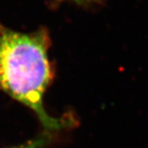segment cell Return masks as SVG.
Here are the masks:
<instances>
[{
    "label": "cell",
    "mask_w": 148,
    "mask_h": 148,
    "mask_svg": "<svg viewBox=\"0 0 148 148\" xmlns=\"http://www.w3.org/2000/svg\"><path fill=\"white\" fill-rule=\"evenodd\" d=\"M50 47L46 28L23 33L0 23V90L32 110L45 130L54 132L72 127L75 121L52 117L44 108V95L55 77Z\"/></svg>",
    "instance_id": "obj_1"
},
{
    "label": "cell",
    "mask_w": 148,
    "mask_h": 148,
    "mask_svg": "<svg viewBox=\"0 0 148 148\" xmlns=\"http://www.w3.org/2000/svg\"><path fill=\"white\" fill-rule=\"evenodd\" d=\"M88 1H89V3L90 4H93V3H101L102 2V0H88Z\"/></svg>",
    "instance_id": "obj_4"
},
{
    "label": "cell",
    "mask_w": 148,
    "mask_h": 148,
    "mask_svg": "<svg viewBox=\"0 0 148 148\" xmlns=\"http://www.w3.org/2000/svg\"><path fill=\"white\" fill-rule=\"evenodd\" d=\"M69 1H71V2H74L76 4H79V5H89V1L88 0H69Z\"/></svg>",
    "instance_id": "obj_3"
},
{
    "label": "cell",
    "mask_w": 148,
    "mask_h": 148,
    "mask_svg": "<svg viewBox=\"0 0 148 148\" xmlns=\"http://www.w3.org/2000/svg\"><path fill=\"white\" fill-rule=\"evenodd\" d=\"M52 141H53L52 132L45 130L42 134L27 141L26 143L21 144L12 148H45L47 145H49L52 143Z\"/></svg>",
    "instance_id": "obj_2"
}]
</instances>
